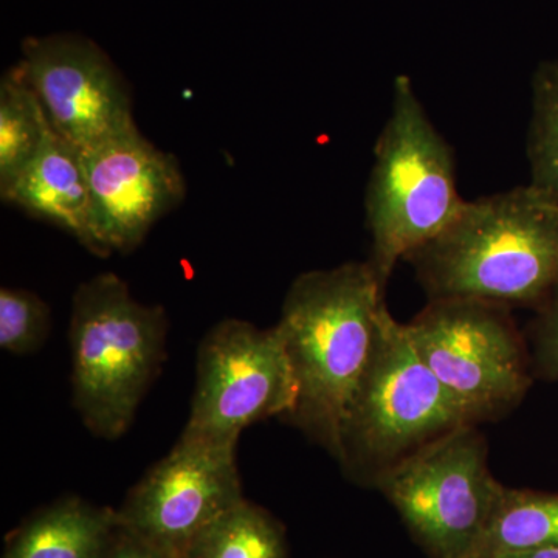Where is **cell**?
<instances>
[{
    "label": "cell",
    "mask_w": 558,
    "mask_h": 558,
    "mask_svg": "<svg viewBox=\"0 0 558 558\" xmlns=\"http://www.w3.org/2000/svg\"><path fill=\"white\" fill-rule=\"evenodd\" d=\"M405 325L418 355L475 425L519 405L531 387L526 349L508 307L432 300Z\"/></svg>",
    "instance_id": "52a82bcc"
},
{
    "label": "cell",
    "mask_w": 558,
    "mask_h": 558,
    "mask_svg": "<svg viewBox=\"0 0 558 558\" xmlns=\"http://www.w3.org/2000/svg\"><path fill=\"white\" fill-rule=\"evenodd\" d=\"M432 300L537 310L558 286V208L532 186L465 201L405 258Z\"/></svg>",
    "instance_id": "7a4b0ae2"
},
{
    "label": "cell",
    "mask_w": 558,
    "mask_h": 558,
    "mask_svg": "<svg viewBox=\"0 0 558 558\" xmlns=\"http://www.w3.org/2000/svg\"><path fill=\"white\" fill-rule=\"evenodd\" d=\"M468 425H475L468 411L418 355L407 325L385 307L341 427V468L357 483L376 486L400 461Z\"/></svg>",
    "instance_id": "5b68a950"
},
{
    "label": "cell",
    "mask_w": 558,
    "mask_h": 558,
    "mask_svg": "<svg viewBox=\"0 0 558 558\" xmlns=\"http://www.w3.org/2000/svg\"><path fill=\"white\" fill-rule=\"evenodd\" d=\"M242 499L236 447L180 435L117 512L124 527L168 557L189 558L197 539Z\"/></svg>",
    "instance_id": "9c48e42d"
},
{
    "label": "cell",
    "mask_w": 558,
    "mask_h": 558,
    "mask_svg": "<svg viewBox=\"0 0 558 558\" xmlns=\"http://www.w3.org/2000/svg\"><path fill=\"white\" fill-rule=\"evenodd\" d=\"M73 405L94 436L119 439L167 360L168 317L116 274L83 282L70 315Z\"/></svg>",
    "instance_id": "277c9868"
},
{
    "label": "cell",
    "mask_w": 558,
    "mask_h": 558,
    "mask_svg": "<svg viewBox=\"0 0 558 558\" xmlns=\"http://www.w3.org/2000/svg\"><path fill=\"white\" fill-rule=\"evenodd\" d=\"M558 546V494L505 487L478 558Z\"/></svg>",
    "instance_id": "9a60e30c"
},
{
    "label": "cell",
    "mask_w": 558,
    "mask_h": 558,
    "mask_svg": "<svg viewBox=\"0 0 558 558\" xmlns=\"http://www.w3.org/2000/svg\"><path fill=\"white\" fill-rule=\"evenodd\" d=\"M3 201L68 231L97 255L89 183L81 150L50 126L43 148L3 193Z\"/></svg>",
    "instance_id": "7c38bea8"
},
{
    "label": "cell",
    "mask_w": 558,
    "mask_h": 558,
    "mask_svg": "<svg viewBox=\"0 0 558 558\" xmlns=\"http://www.w3.org/2000/svg\"><path fill=\"white\" fill-rule=\"evenodd\" d=\"M526 154L532 186L558 208V62H542L531 83Z\"/></svg>",
    "instance_id": "e0dca14e"
},
{
    "label": "cell",
    "mask_w": 558,
    "mask_h": 558,
    "mask_svg": "<svg viewBox=\"0 0 558 558\" xmlns=\"http://www.w3.org/2000/svg\"><path fill=\"white\" fill-rule=\"evenodd\" d=\"M385 284L369 260L304 271L290 284L277 328L296 381L286 421L339 458L344 417L373 354Z\"/></svg>",
    "instance_id": "6da1fadb"
},
{
    "label": "cell",
    "mask_w": 558,
    "mask_h": 558,
    "mask_svg": "<svg viewBox=\"0 0 558 558\" xmlns=\"http://www.w3.org/2000/svg\"><path fill=\"white\" fill-rule=\"evenodd\" d=\"M492 558H558V546L549 548L523 550V553L501 554V556Z\"/></svg>",
    "instance_id": "44dd1931"
},
{
    "label": "cell",
    "mask_w": 558,
    "mask_h": 558,
    "mask_svg": "<svg viewBox=\"0 0 558 558\" xmlns=\"http://www.w3.org/2000/svg\"><path fill=\"white\" fill-rule=\"evenodd\" d=\"M49 130L38 95L17 62L0 81V196L35 159Z\"/></svg>",
    "instance_id": "5bb4252c"
},
{
    "label": "cell",
    "mask_w": 558,
    "mask_h": 558,
    "mask_svg": "<svg viewBox=\"0 0 558 558\" xmlns=\"http://www.w3.org/2000/svg\"><path fill=\"white\" fill-rule=\"evenodd\" d=\"M295 402V376L277 326L223 319L197 351L196 388L182 436L236 447L245 428L289 416Z\"/></svg>",
    "instance_id": "ba28073f"
},
{
    "label": "cell",
    "mask_w": 558,
    "mask_h": 558,
    "mask_svg": "<svg viewBox=\"0 0 558 558\" xmlns=\"http://www.w3.org/2000/svg\"><path fill=\"white\" fill-rule=\"evenodd\" d=\"M189 558H289V554L281 524L244 498L197 539Z\"/></svg>",
    "instance_id": "2e32d148"
},
{
    "label": "cell",
    "mask_w": 558,
    "mask_h": 558,
    "mask_svg": "<svg viewBox=\"0 0 558 558\" xmlns=\"http://www.w3.org/2000/svg\"><path fill=\"white\" fill-rule=\"evenodd\" d=\"M464 204L453 148L409 76H398L365 190L368 260L381 281L388 284L399 260L438 236Z\"/></svg>",
    "instance_id": "3957f363"
},
{
    "label": "cell",
    "mask_w": 558,
    "mask_h": 558,
    "mask_svg": "<svg viewBox=\"0 0 558 558\" xmlns=\"http://www.w3.org/2000/svg\"><path fill=\"white\" fill-rule=\"evenodd\" d=\"M98 256L138 247L185 197L178 159L134 130L83 150Z\"/></svg>",
    "instance_id": "8fae6325"
},
{
    "label": "cell",
    "mask_w": 558,
    "mask_h": 558,
    "mask_svg": "<svg viewBox=\"0 0 558 558\" xmlns=\"http://www.w3.org/2000/svg\"><path fill=\"white\" fill-rule=\"evenodd\" d=\"M106 558H171L120 523Z\"/></svg>",
    "instance_id": "ffe728a7"
},
{
    "label": "cell",
    "mask_w": 558,
    "mask_h": 558,
    "mask_svg": "<svg viewBox=\"0 0 558 558\" xmlns=\"http://www.w3.org/2000/svg\"><path fill=\"white\" fill-rule=\"evenodd\" d=\"M20 65L50 126L81 153L137 130L126 81L90 39L78 35L27 39Z\"/></svg>",
    "instance_id": "30bf717a"
},
{
    "label": "cell",
    "mask_w": 558,
    "mask_h": 558,
    "mask_svg": "<svg viewBox=\"0 0 558 558\" xmlns=\"http://www.w3.org/2000/svg\"><path fill=\"white\" fill-rule=\"evenodd\" d=\"M119 526L116 509L62 498L22 523L2 558H106Z\"/></svg>",
    "instance_id": "4fadbf2b"
},
{
    "label": "cell",
    "mask_w": 558,
    "mask_h": 558,
    "mask_svg": "<svg viewBox=\"0 0 558 558\" xmlns=\"http://www.w3.org/2000/svg\"><path fill=\"white\" fill-rule=\"evenodd\" d=\"M535 312L531 325L535 368L539 376L558 381V286Z\"/></svg>",
    "instance_id": "d6986e66"
},
{
    "label": "cell",
    "mask_w": 558,
    "mask_h": 558,
    "mask_svg": "<svg viewBox=\"0 0 558 558\" xmlns=\"http://www.w3.org/2000/svg\"><path fill=\"white\" fill-rule=\"evenodd\" d=\"M433 558H478L505 486L487 465L476 425L444 436L377 480Z\"/></svg>",
    "instance_id": "8992f818"
},
{
    "label": "cell",
    "mask_w": 558,
    "mask_h": 558,
    "mask_svg": "<svg viewBox=\"0 0 558 558\" xmlns=\"http://www.w3.org/2000/svg\"><path fill=\"white\" fill-rule=\"evenodd\" d=\"M50 310L46 301L24 289L0 290V348L11 354L38 351L49 336Z\"/></svg>",
    "instance_id": "ac0fdd59"
}]
</instances>
